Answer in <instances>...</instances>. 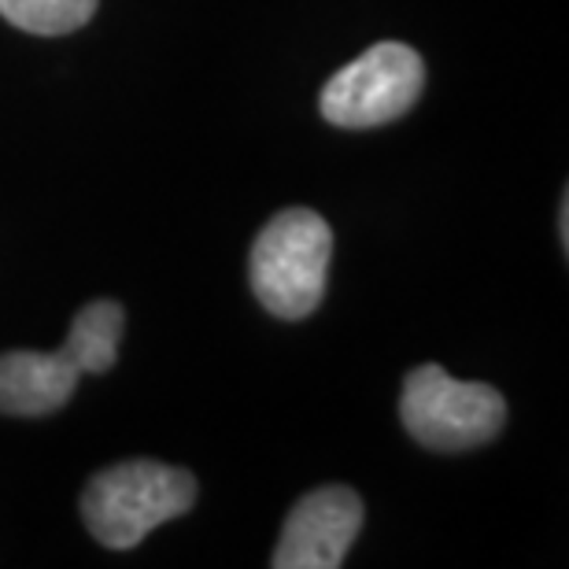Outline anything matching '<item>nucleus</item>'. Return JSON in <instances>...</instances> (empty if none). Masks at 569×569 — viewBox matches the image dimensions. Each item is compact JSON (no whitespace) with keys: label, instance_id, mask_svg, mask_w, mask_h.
<instances>
[{"label":"nucleus","instance_id":"obj_1","mask_svg":"<svg viewBox=\"0 0 569 569\" xmlns=\"http://www.w3.org/2000/svg\"><path fill=\"white\" fill-rule=\"evenodd\" d=\"M197 503V477L181 466L130 459L100 470L82 492L89 532L111 551H130L152 529Z\"/></svg>","mask_w":569,"mask_h":569},{"label":"nucleus","instance_id":"obj_2","mask_svg":"<svg viewBox=\"0 0 569 569\" xmlns=\"http://www.w3.org/2000/svg\"><path fill=\"white\" fill-rule=\"evenodd\" d=\"M333 230L311 208L274 214L252 244V292L270 315L300 322L326 296Z\"/></svg>","mask_w":569,"mask_h":569},{"label":"nucleus","instance_id":"obj_3","mask_svg":"<svg viewBox=\"0 0 569 569\" xmlns=\"http://www.w3.org/2000/svg\"><path fill=\"white\" fill-rule=\"evenodd\" d=\"M400 418L422 448L466 451L481 448L503 429L507 403L492 385L459 381L429 362L407 373Z\"/></svg>","mask_w":569,"mask_h":569},{"label":"nucleus","instance_id":"obj_4","mask_svg":"<svg viewBox=\"0 0 569 569\" xmlns=\"http://www.w3.org/2000/svg\"><path fill=\"white\" fill-rule=\"evenodd\" d=\"M426 86V63L411 44L381 41L329 78L318 100L326 122L345 130H370L396 122L415 108Z\"/></svg>","mask_w":569,"mask_h":569},{"label":"nucleus","instance_id":"obj_5","mask_svg":"<svg viewBox=\"0 0 569 569\" xmlns=\"http://www.w3.org/2000/svg\"><path fill=\"white\" fill-rule=\"evenodd\" d=\"M362 529V499L345 485L307 492L289 510L274 551L278 569H337Z\"/></svg>","mask_w":569,"mask_h":569},{"label":"nucleus","instance_id":"obj_6","mask_svg":"<svg viewBox=\"0 0 569 569\" xmlns=\"http://www.w3.org/2000/svg\"><path fill=\"white\" fill-rule=\"evenodd\" d=\"M82 373L86 362L71 340H63L60 351H8L0 356V415H56L74 396Z\"/></svg>","mask_w":569,"mask_h":569},{"label":"nucleus","instance_id":"obj_7","mask_svg":"<svg viewBox=\"0 0 569 569\" xmlns=\"http://www.w3.org/2000/svg\"><path fill=\"white\" fill-rule=\"evenodd\" d=\"M127 326V311L116 300H97L82 307L71 322L67 340L78 348L86 362V373H108L119 362V337Z\"/></svg>","mask_w":569,"mask_h":569},{"label":"nucleus","instance_id":"obj_8","mask_svg":"<svg viewBox=\"0 0 569 569\" xmlns=\"http://www.w3.org/2000/svg\"><path fill=\"white\" fill-rule=\"evenodd\" d=\"M97 11V0H0V16L27 33L60 38L86 27Z\"/></svg>","mask_w":569,"mask_h":569}]
</instances>
